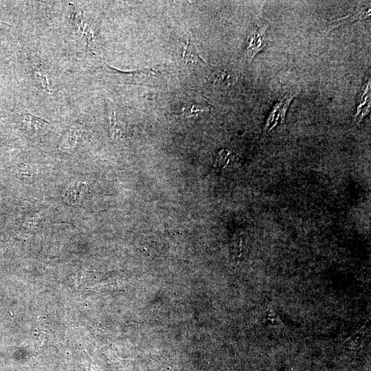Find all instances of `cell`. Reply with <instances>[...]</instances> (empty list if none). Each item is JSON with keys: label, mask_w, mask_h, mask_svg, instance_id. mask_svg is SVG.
<instances>
[{"label": "cell", "mask_w": 371, "mask_h": 371, "mask_svg": "<svg viewBox=\"0 0 371 371\" xmlns=\"http://www.w3.org/2000/svg\"><path fill=\"white\" fill-rule=\"evenodd\" d=\"M365 336L366 331L362 328L345 341L344 346L352 350L359 349L363 343Z\"/></svg>", "instance_id": "obj_8"}, {"label": "cell", "mask_w": 371, "mask_h": 371, "mask_svg": "<svg viewBox=\"0 0 371 371\" xmlns=\"http://www.w3.org/2000/svg\"><path fill=\"white\" fill-rule=\"evenodd\" d=\"M103 69L105 72L117 76L124 81H129L130 82L132 81L137 82V80H144L150 76H157L159 74V71L158 67H150L131 71H122L106 65Z\"/></svg>", "instance_id": "obj_3"}, {"label": "cell", "mask_w": 371, "mask_h": 371, "mask_svg": "<svg viewBox=\"0 0 371 371\" xmlns=\"http://www.w3.org/2000/svg\"><path fill=\"white\" fill-rule=\"evenodd\" d=\"M19 174L21 177H32L36 173V168L30 164H21L18 168Z\"/></svg>", "instance_id": "obj_11"}, {"label": "cell", "mask_w": 371, "mask_h": 371, "mask_svg": "<svg viewBox=\"0 0 371 371\" xmlns=\"http://www.w3.org/2000/svg\"><path fill=\"white\" fill-rule=\"evenodd\" d=\"M36 78L41 82L43 87L47 90V91H49V89H48V82H47V78L45 77V75L42 74H40L38 72H36Z\"/></svg>", "instance_id": "obj_12"}, {"label": "cell", "mask_w": 371, "mask_h": 371, "mask_svg": "<svg viewBox=\"0 0 371 371\" xmlns=\"http://www.w3.org/2000/svg\"><path fill=\"white\" fill-rule=\"evenodd\" d=\"M24 124L27 128L32 132L40 131L46 128L49 123L44 118L25 113L23 117Z\"/></svg>", "instance_id": "obj_7"}, {"label": "cell", "mask_w": 371, "mask_h": 371, "mask_svg": "<svg viewBox=\"0 0 371 371\" xmlns=\"http://www.w3.org/2000/svg\"><path fill=\"white\" fill-rule=\"evenodd\" d=\"M180 54L186 63L205 65V62L199 55L196 48L190 38L183 43Z\"/></svg>", "instance_id": "obj_5"}, {"label": "cell", "mask_w": 371, "mask_h": 371, "mask_svg": "<svg viewBox=\"0 0 371 371\" xmlns=\"http://www.w3.org/2000/svg\"><path fill=\"white\" fill-rule=\"evenodd\" d=\"M210 107L207 104H194L183 108L180 115L186 117L194 116L198 114L208 113Z\"/></svg>", "instance_id": "obj_10"}, {"label": "cell", "mask_w": 371, "mask_h": 371, "mask_svg": "<svg viewBox=\"0 0 371 371\" xmlns=\"http://www.w3.org/2000/svg\"><path fill=\"white\" fill-rule=\"evenodd\" d=\"M80 134V128L77 126H72L66 134L62 142L61 148L64 150H69L73 148Z\"/></svg>", "instance_id": "obj_9"}, {"label": "cell", "mask_w": 371, "mask_h": 371, "mask_svg": "<svg viewBox=\"0 0 371 371\" xmlns=\"http://www.w3.org/2000/svg\"><path fill=\"white\" fill-rule=\"evenodd\" d=\"M85 183H77L68 188L65 193V199L71 204L79 203L87 192Z\"/></svg>", "instance_id": "obj_6"}, {"label": "cell", "mask_w": 371, "mask_h": 371, "mask_svg": "<svg viewBox=\"0 0 371 371\" xmlns=\"http://www.w3.org/2000/svg\"><path fill=\"white\" fill-rule=\"evenodd\" d=\"M268 25L264 23H256L251 26L245 47V56L249 62L261 52L267 45V30Z\"/></svg>", "instance_id": "obj_1"}, {"label": "cell", "mask_w": 371, "mask_h": 371, "mask_svg": "<svg viewBox=\"0 0 371 371\" xmlns=\"http://www.w3.org/2000/svg\"><path fill=\"white\" fill-rule=\"evenodd\" d=\"M370 80H367L361 87L358 94L357 109L353 116L352 122L355 124H360L367 116L370 110Z\"/></svg>", "instance_id": "obj_4"}, {"label": "cell", "mask_w": 371, "mask_h": 371, "mask_svg": "<svg viewBox=\"0 0 371 371\" xmlns=\"http://www.w3.org/2000/svg\"><path fill=\"white\" fill-rule=\"evenodd\" d=\"M293 97V95L288 93L277 100L265 121L262 132L263 136L277 126L285 122L286 113Z\"/></svg>", "instance_id": "obj_2"}]
</instances>
